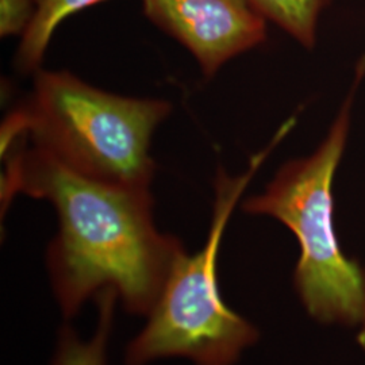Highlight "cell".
<instances>
[{
	"instance_id": "obj_1",
	"label": "cell",
	"mask_w": 365,
	"mask_h": 365,
	"mask_svg": "<svg viewBox=\"0 0 365 365\" xmlns=\"http://www.w3.org/2000/svg\"><path fill=\"white\" fill-rule=\"evenodd\" d=\"M18 194L48 200L57 212L46 260L66 318L106 288L117 292L126 312L150 313L185 250L176 237L158 232L149 188L95 180L31 146L6 161L3 210Z\"/></svg>"
},
{
	"instance_id": "obj_2",
	"label": "cell",
	"mask_w": 365,
	"mask_h": 365,
	"mask_svg": "<svg viewBox=\"0 0 365 365\" xmlns=\"http://www.w3.org/2000/svg\"><path fill=\"white\" fill-rule=\"evenodd\" d=\"M170 111L165 101L119 96L69 72L41 71L26 101L1 126V155L27 135L34 148L80 175L149 188L150 140Z\"/></svg>"
},
{
	"instance_id": "obj_3",
	"label": "cell",
	"mask_w": 365,
	"mask_h": 365,
	"mask_svg": "<svg viewBox=\"0 0 365 365\" xmlns=\"http://www.w3.org/2000/svg\"><path fill=\"white\" fill-rule=\"evenodd\" d=\"M295 118L274 134L271 143L250 158L240 176L218 170L209 235L203 248L185 252L175 262L144 329L125 352L126 365L182 357L195 365H235L242 351L259 339V331L233 312L222 298L217 262L222 238L247 185L280 141L295 126Z\"/></svg>"
},
{
	"instance_id": "obj_4",
	"label": "cell",
	"mask_w": 365,
	"mask_h": 365,
	"mask_svg": "<svg viewBox=\"0 0 365 365\" xmlns=\"http://www.w3.org/2000/svg\"><path fill=\"white\" fill-rule=\"evenodd\" d=\"M352 99L351 93L312 156L289 161L264 194L242 205L248 214L274 217L297 237L295 286L307 312L324 324L365 322V269L344 255L333 220V180L348 140Z\"/></svg>"
},
{
	"instance_id": "obj_5",
	"label": "cell",
	"mask_w": 365,
	"mask_h": 365,
	"mask_svg": "<svg viewBox=\"0 0 365 365\" xmlns=\"http://www.w3.org/2000/svg\"><path fill=\"white\" fill-rule=\"evenodd\" d=\"M143 9L194 54L207 78L267 39V21L247 0H143Z\"/></svg>"
},
{
	"instance_id": "obj_6",
	"label": "cell",
	"mask_w": 365,
	"mask_h": 365,
	"mask_svg": "<svg viewBox=\"0 0 365 365\" xmlns=\"http://www.w3.org/2000/svg\"><path fill=\"white\" fill-rule=\"evenodd\" d=\"M118 299L113 288L96 294L98 325L90 339H81L73 327L64 324L58 331L51 365H107V349Z\"/></svg>"
},
{
	"instance_id": "obj_7",
	"label": "cell",
	"mask_w": 365,
	"mask_h": 365,
	"mask_svg": "<svg viewBox=\"0 0 365 365\" xmlns=\"http://www.w3.org/2000/svg\"><path fill=\"white\" fill-rule=\"evenodd\" d=\"M103 0H38L36 15L19 43L15 63L21 72L38 69L54 31L66 18Z\"/></svg>"
},
{
	"instance_id": "obj_8",
	"label": "cell",
	"mask_w": 365,
	"mask_h": 365,
	"mask_svg": "<svg viewBox=\"0 0 365 365\" xmlns=\"http://www.w3.org/2000/svg\"><path fill=\"white\" fill-rule=\"evenodd\" d=\"M265 21L283 29L307 49H313L322 11L331 0H247Z\"/></svg>"
},
{
	"instance_id": "obj_9",
	"label": "cell",
	"mask_w": 365,
	"mask_h": 365,
	"mask_svg": "<svg viewBox=\"0 0 365 365\" xmlns=\"http://www.w3.org/2000/svg\"><path fill=\"white\" fill-rule=\"evenodd\" d=\"M38 7V0H0V36H24Z\"/></svg>"
},
{
	"instance_id": "obj_10",
	"label": "cell",
	"mask_w": 365,
	"mask_h": 365,
	"mask_svg": "<svg viewBox=\"0 0 365 365\" xmlns=\"http://www.w3.org/2000/svg\"><path fill=\"white\" fill-rule=\"evenodd\" d=\"M363 327H364V329H363V331L360 334V344L365 348V322L363 324Z\"/></svg>"
}]
</instances>
